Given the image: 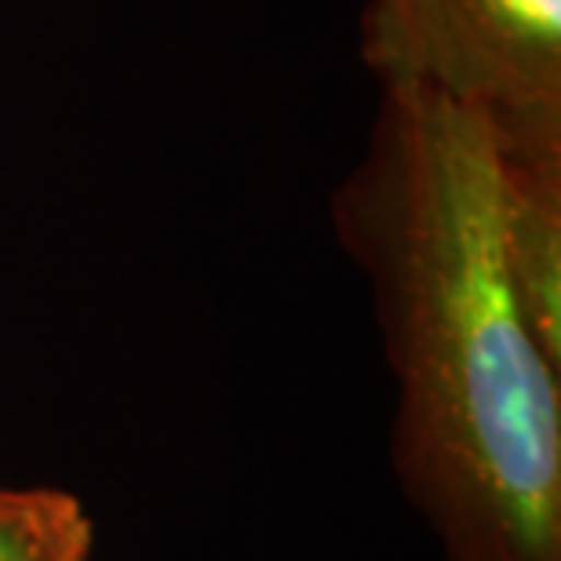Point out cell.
Listing matches in <instances>:
<instances>
[{
  "label": "cell",
  "instance_id": "cell-2",
  "mask_svg": "<svg viewBox=\"0 0 561 561\" xmlns=\"http://www.w3.org/2000/svg\"><path fill=\"white\" fill-rule=\"evenodd\" d=\"M365 62L489 121L503 157H561V0H368Z\"/></svg>",
  "mask_w": 561,
  "mask_h": 561
},
{
  "label": "cell",
  "instance_id": "cell-1",
  "mask_svg": "<svg viewBox=\"0 0 561 561\" xmlns=\"http://www.w3.org/2000/svg\"><path fill=\"white\" fill-rule=\"evenodd\" d=\"M332 216L394 373L398 481L445 561H561V365L503 260L489 121L431 84H383Z\"/></svg>",
  "mask_w": 561,
  "mask_h": 561
},
{
  "label": "cell",
  "instance_id": "cell-3",
  "mask_svg": "<svg viewBox=\"0 0 561 561\" xmlns=\"http://www.w3.org/2000/svg\"><path fill=\"white\" fill-rule=\"evenodd\" d=\"M500 238L525 321L561 365V157L500 153Z\"/></svg>",
  "mask_w": 561,
  "mask_h": 561
},
{
  "label": "cell",
  "instance_id": "cell-4",
  "mask_svg": "<svg viewBox=\"0 0 561 561\" xmlns=\"http://www.w3.org/2000/svg\"><path fill=\"white\" fill-rule=\"evenodd\" d=\"M95 525L66 489H0V561H88Z\"/></svg>",
  "mask_w": 561,
  "mask_h": 561
}]
</instances>
